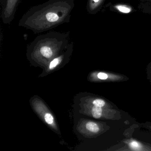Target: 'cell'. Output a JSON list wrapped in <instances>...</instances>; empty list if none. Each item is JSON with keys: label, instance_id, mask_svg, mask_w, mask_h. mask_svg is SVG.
<instances>
[{"label": "cell", "instance_id": "obj_5", "mask_svg": "<svg viewBox=\"0 0 151 151\" xmlns=\"http://www.w3.org/2000/svg\"><path fill=\"white\" fill-rule=\"evenodd\" d=\"M77 130L85 137H92L99 135L102 131L101 125L91 120L81 119L77 125Z\"/></svg>", "mask_w": 151, "mask_h": 151}, {"label": "cell", "instance_id": "obj_3", "mask_svg": "<svg viewBox=\"0 0 151 151\" xmlns=\"http://www.w3.org/2000/svg\"><path fill=\"white\" fill-rule=\"evenodd\" d=\"M32 106L35 113L47 126L58 134L60 130L54 116L44 101L39 98H33L31 101Z\"/></svg>", "mask_w": 151, "mask_h": 151}, {"label": "cell", "instance_id": "obj_2", "mask_svg": "<svg viewBox=\"0 0 151 151\" xmlns=\"http://www.w3.org/2000/svg\"><path fill=\"white\" fill-rule=\"evenodd\" d=\"M69 33L52 31L38 36L27 47V57L32 65L44 68L68 46Z\"/></svg>", "mask_w": 151, "mask_h": 151}, {"label": "cell", "instance_id": "obj_6", "mask_svg": "<svg viewBox=\"0 0 151 151\" xmlns=\"http://www.w3.org/2000/svg\"><path fill=\"white\" fill-rule=\"evenodd\" d=\"M1 18L5 24H10L14 18L17 8L22 0H0Z\"/></svg>", "mask_w": 151, "mask_h": 151}, {"label": "cell", "instance_id": "obj_10", "mask_svg": "<svg viewBox=\"0 0 151 151\" xmlns=\"http://www.w3.org/2000/svg\"><path fill=\"white\" fill-rule=\"evenodd\" d=\"M116 8L120 12H122V13L127 14V13H129L130 12V9L127 7L124 6H118L116 7Z\"/></svg>", "mask_w": 151, "mask_h": 151}, {"label": "cell", "instance_id": "obj_1", "mask_svg": "<svg viewBox=\"0 0 151 151\" xmlns=\"http://www.w3.org/2000/svg\"><path fill=\"white\" fill-rule=\"evenodd\" d=\"M75 0H48L29 9L19 21L18 26L35 34L42 33L70 22Z\"/></svg>", "mask_w": 151, "mask_h": 151}, {"label": "cell", "instance_id": "obj_4", "mask_svg": "<svg viewBox=\"0 0 151 151\" xmlns=\"http://www.w3.org/2000/svg\"><path fill=\"white\" fill-rule=\"evenodd\" d=\"M73 47L74 44L73 42H70L62 53L55 57L47 63L44 68L42 74L40 76H45L67 63L71 57L73 51Z\"/></svg>", "mask_w": 151, "mask_h": 151}, {"label": "cell", "instance_id": "obj_7", "mask_svg": "<svg viewBox=\"0 0 151 151\" xmlns=\"http://www.w3.org/2000/svg\"><path fill=\"white\" fill-rule=\"evenodd\" d=\"M79 112L83 114L91 116L95 119L105 118L106 116L105 108L96 106L87 103L80 102Z\"/></svg>", "mask_w": 151, "mask_h": 151}, {"label": "cell", "instance_id": "obj_8", "mask_svg": "<svg viewBox=\"0 0 151 151\" xmlns=\"http://www.w3.org/2000/svg\"><path fill=\"white\" fill-rule=\"evenodd\" d=\"M80 102L105 108H107L108 106L107 102L103 99L90 96L82 98Z\"/></svg>", "mask_w": 151, "mask_h": 151}, {"label": "cell", "instance_id": "obj_9", "mask_svg": "<svg viewBox=\"0 0 151 151\" xmlns=\"http://www.w3.org/2000/svg\"><path fill=\"white\" fill-rule=\"evenodd\" d=\"M128 145L130 148L133 150H143V146L140 143L135 140H130L128 142Z\"/></svg>", "mask_w": 151, "mask_h": 151}]
</instances>
